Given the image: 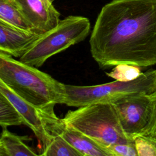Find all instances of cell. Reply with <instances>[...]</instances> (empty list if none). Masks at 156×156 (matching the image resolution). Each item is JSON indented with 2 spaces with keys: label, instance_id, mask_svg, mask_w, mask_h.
<instances>
[{
  "label": "cell",
  "instance_id": "obj_1",
  "mask_svg": "<svg viewBox=\"0 0 156 156\" xmlns=\"http://www.w3.org/2000/svg\"><path fill=\"white\" fill-rule=\"evenodd\" d=\"M101 69L156 64V0H113L96 19L89 41Z\"/></svg>",
  "mask_w": 156,
  "mask_h": 156
},
{
  "label": "cell",
  "instance_id": "obj_2",
  "mask_svg": "<svg viewBox=\"0 0 156 156\" xmlns=\"http://www.w3.org/2000/svg\"><path fill=\"white\" fill-rule=\"evenodd\" d=\"M0 79L30 105L54 112L56 104H63V83L37 67L0 52Z\"/></svg>",
  "mask_w": 156,
  "mask_h": 156
},
{
  "label": "cell",
  "instance_id": "obj_3",
  "mask_svg": "<svg viewBox=\"0 0 156 156\" xmlns=\"http://www.w3.org/2000/svg\"><path fill=\"white\" fill-rule=\"evenodd\" d=\"M62 119L65 125L84 133L105 150L115 143L133 141L123 130L112 104H95L77 107L74 110L68 111Z\"/></svg>",
  "mask_w": 156,
  "mask_h": 156
},
{
  "label": "cell",
  "instance_id": "obj_4",
  "mask_svg": "<svg viewBox=\"0 0 156 156\" xmlns=\"http://www.w3.org/2000/svg\"><path fill=\"white\" fill-rule=\"evenodd\" d=\"M63 104L80 107L95 104H112L121 99L156 90V69H149L138 78L129 82L115 80L91 86L63 83Z\"/></svg>",
  "mask_w": 156,
  "mask_h": 156
},
{
  "label": "cell",
  "instance_id": "obj_5",
  "mask_svg": "<svg viewBox=\"0 0 156 156\" xmlns=\"http://www.w3.org/2000/svg\"><path fill=\"white\" fill-rule=\"evenodd\" d=\"M90 27L87 18L68 16L60 20L55 27L41 34L19 60L40 67L52 55L84 40L90 33Z\"/></svg>",
  "mask_w": 156,
  "mask_h": 156
},
{
  "label": "cell",
  "instance_id": "obj_6",
  "mask_svg": "<svg viewBox=\"0 0 156 156\" xmlns=\"http://www.w3.org/2000/svg\"><path fill=\"white\" fill-rule=\"evenodd\" d=\"M0 91L20 114L23 124L30 128L38 138L42 151L54 136L60 134L64 122L55 112L37 108L20 98L0 79Z\"/></svg>",
  "mask_w": 156,
  "mask_h": 156
},
{
  "label": "cell",
  "instance_id": "obj_7",
  "mask_svg": "<svg viewBox=\"0 0 156 156\" xmlns=\"http://www.w3.org/2000/svg\"><path fill=\"white\" fill-rule=\"evenodd\" d=\"M152 93L131 96L121 99L113 105L126 133L130 137L141 134L151 115Z\"/></svg>",
  "mask_w": 156,
  "mask_h": 156
},
{
  "label": "cell",
  "instance_id": "obj_8",
  "mask_svg": "<svg viewBox=\"0 0 156 156\" xmlns=\"http://www.w3.org/2000/svg\"><path fill=\"white\" fill-rule=\"evenodd\" d=\"M26 19L40 34L55 27L60 21V13L52 0H15Z\"/></svg>",
  "mask_w": 156,
  "mask_h": 156
},
{
  "label": "cell",
  "instance_id": "obj_9",
  "mask_svg": "<svg viewBox=\"0 0 156 156\" xmlns=\"http://www.w3.org/2000/svg\"><path fill=\"white\" fill-rule=\"evenodd\" d=\"M41 35L18 28L0 20V52L20 58Z\"/></svg>",
  "mask_w": 156,
  "mask_h": 156
},
{
  "label": "cell",
  "instance_id": "obj_10",
  "mask_svg": "<svg viewBox=\"0 0 156 156\" xmlns=\"http://www.w3.org/2000/svg\"><path fill=\"white\" fill-rule=\"evenodd\" d=\"M60 135L82 156H111L107 150L89 136L65 124Z\"/></svg>",
  "mask_w": 156,
  "mask_h": 156
},
{
  "label": "cell",
  "instance_id": "obj_11",
  "mask_svg": "<svg viewBox=\"0 0 156 156\" xmlns=\"http://www.w3.org/2000/svg\"><path fill=\"white\" fill-rule=\"evenodd\" d=\"M27 136H19L3 127L0 136V156H36L38 154L25 143Z\"/></svg>",
  "mask_w": 156,
  "mask_h": 156
},
{
  "label": "cell",
  "instance_id": "obj_12",
  "mask_svg": "<svg viewBox=\"0 0 156 156\" xmlns=\"http://www.w3.org/2000/svg\"><path fill=\"white\" fill-rule=\"evenodd\" d=\"M0 20L23 30L35 32L15 0H0Z\"/></svg>",
  "mask_w": 156,
  "mask_h": 156
},
{
  "label": "cell",
  "instance_id": "obj_13",
  "mask_svg": "<svg viewBox=\"0 0 156 156\" xmlns=\"http://www.w3.org/2000/svg\"><path fill=\"white\" fill-rule=\"evenodd\" d=\"M39 155L43 156H82L60 134L54 136L49 144Z\"/></svg>",
  "mask_w": 156,
  "mask_h": 156
},
{
  "label": "cell",
  "instance_id": "obj_14",
  "mask_svg": "<svg viewBox=\"0 0 156 156\" xmlns=\"http://www.w3.org/2000/svg\"><path fill=\"white\" fill-rule=\"evenodd\" d=\"M23 124V119L14 106L0 91V126L2 127Z\"/></svg>",
  "mask_w": 156,
  "mask_h": 156
},
{
  "label": "cell",
  "instance_id": "obj_15",
  "mask_svg": "<svg viewBox=\"0 0 156 156\" xmlns=\"http://www.w3.org/2000/svg\"><path fill=\"white\" fill-rule=\"evenodd\" d=\"M143 73L140 67L129 64H119L109 73H107L116 80L121 82H129L138 78Z\"/></svg>",
  "mask_w": 156,
  "mask_h": 156
},
{
  "label": "cell",
  "instance_id": "obj_16",
  "mask_svg": "<svg viewBox=\"0 0 156 156\" xmlns=\"http://www.w3.org/2000/svg\"><path fill=\"white\" fill-rule=\"evenodd\" d=\"M138 156H156V138L137 134L133 136Z\"/></svg>",
  "mask_w": 156,
  "mask_h": 156
},
{
  "label": "cell",
  "instance_id": "obj_17",
  "mask_svg": "<svg viewBox=\"0 0 156 156\" xmlns=\"http://www.w3.org/2000/svg\"><path fill=\"white\" fill-rule=\"evenodd\" d=\"M111 156H138L134 140L128 143H115L107 148Z\"/></svg>",
  "mask_w": 156,
  "mask_h": 156
},
{
  "label": "cell",
  "instance_id": "obj_18",
  "mask_svg": "<svg viewBox=\"0 0 156 156\" xmlns=\"http://www.w3.org/2000/svg\"><path fill=\"white\" fill-rule=\"evenodd\" d=\"M152 110L150 120L141 134L156 138V90L152 93Z\"/></svg>",
  "mask_w": 156,
  "mask_h": 156
}]
</instances>
